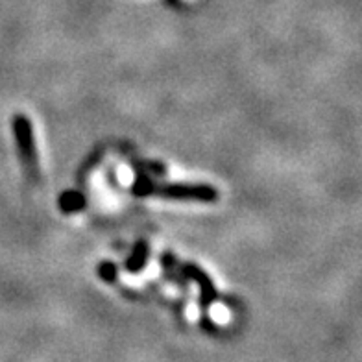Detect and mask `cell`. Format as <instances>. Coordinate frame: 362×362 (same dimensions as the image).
I'll return each mask as SVG.
<instances>
[{"instance_id": "obj_1", "label": "cell", "mask_w": 362, "mask_h": 362, "mask_svg": "<svg viewBox=\"0 0 362 362\" xmlns=\"http://www.w3.org/2000/svg\"><path fill=\"white\" fill-rule=\"evenodd\" d=\"M134 192L137 196L156 194L170 200H192L202 204H213L218 200V191L205 183H153L144 176L135 181Z\"/></svg>"}, {"instance_id": "obj_7", "label": "cell", "mask_w": 362, "mask_h": 362, "mask_svg": "<svg viewBox=\"0 0 362 362\" xmlns=\"http://www.w3.org/2000/svg\"><path fill=\"white\" fill-rule=\"evenodd\" d=\"M100 276L104 277L105 281H113L115 276H117V267L115 264H111V262H104V264H100Z\"/></svg>"}, {"instance_id": "obj_6", "label": "cell", "mask_w": 362, "mask_h": 362, "mask_svg": "<svg viewBox=\"0 0 362 362\" xmlns=\"http://www.w3.org/2000/svg\"><path fill=\"white\" fill-rule=\"evenodd\" d=\"M211 316H213L216 324H226L229 320V310L224 305H215L211 309Z\"/></svg>"}, {"instance_id": "obj_3", "label": "cell", "mask_w": 362, "mask_h": 362, "mask_svg": "<svg viewBox=\"0 0 362 362\" xmlns=\"http://www.w3.org/2000/svg\"><path fill=\"white\" fill-rule=\"evenodd\" d=\"M183 274L191 277V279H194V281L200 285V291L202 294H204V301H209L215 298V286H213V283H211V279L207 277V274H205L204 270H200V268L194 267V264H185V267H183Z\"/></svg>"}, {"instance_id": "obj_2", "label": "cell", "mask_w": 362, "mask_h": 362, "mask_svg": "<svg viewBox=\"0 0 362 362\" xmlns=\"http://www.w3.org/2000/svg\"><path fill=\"white\" fill-rule=\"evenodd\" d=\"M13 135L17 143V152H19L21 163H23L28 174L35 176L39 170L37 167V152H35L34 143V129L24 115H15L13 119Z\"/></svg>"}, {"instance_id": "obj_4", "label": "cell", "mask_w": 362, "mask_h": 362, "mask_svg": "<svg viewBox=\"0 0 362 362\" xmlns=\"http://www.w3.org/2000/svg\"><path fill=\"white\" fill-rule=\"evenodd\" d=\"M148 261V244L146 243H137L135 244L134 252L126 261V268H128L132 274H137V272L143 270L146 267Z\"/></svg>"}, {"instance_id": "obj_5", "label": "cell", "mask_w": 362, "mask_h": 362, "mask_svg": "<svg viewBox=\"0 0 362 362\" xmlns=\"http://www.w3.org/2000/svg\"><path fill=\"white\" fill-rule=\"evenodd\" d=\"M63 211L67 213H74V211H80L83 207V196L76 191H69L62 196V202H59Z\"/></svg>"}]
</instances>
